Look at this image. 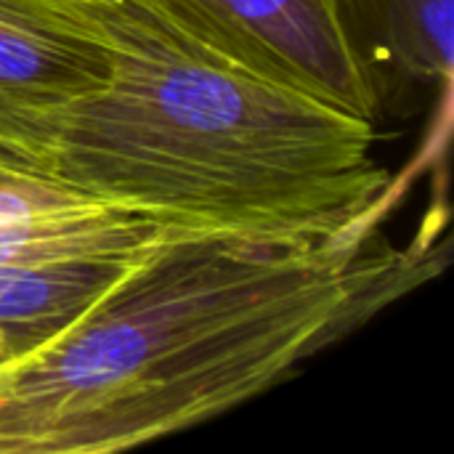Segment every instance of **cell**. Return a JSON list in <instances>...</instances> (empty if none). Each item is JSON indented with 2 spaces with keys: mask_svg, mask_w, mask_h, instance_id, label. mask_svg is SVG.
I'll use <instances>...</instances> for the list:
<instances>
[{
  "mask_svg": "<svg viewBox=\"0 0 454 454\" xmlns=\"http://www.w3.org/2000/svg\"><path fill=\"white\" fill-rule=\"evenodd\" d=\"M338 234L176 226L77 322L0 367V454H101L210 420L436 271Z\"/></svg>",
  "mask_w": 454,
  "mask_h": 454,
  "instance_id": "1",
  "label": "cell"
},
{
  "mask_svg": "<svg viewBox=\"0 0 454 454\" xmlns=\"http://www.w3.org/2000/svg\"><path fill=\"white\" fill-rule=\"evenodd\" d=\"M109 80L24 120L3 168L24 184L168 223L338 234L394 184L375 125L242 72L133 0H98Z\"/></svg>",
  "mask_w": 454,
  "mask_h": 454,
  "instance_id": "2",
  "label": "cell"
},
{
  "mask_svg": "<svg viewBox=\"0 0 454 454\" xmlns=\"http://www.w3.org/2000/svg\"><path fill=\"white\" fill-rule=\"evenodd\" d=\"M176 226L53 186L0 184V367L61 335Z\"/></svg>",
  "mask_w": 454,
  "mask_h": 454,
  "instance_id": "3",
  "label": "cell"
},
{
  "mask_svg": "<svg viewBox=\"0 0 454 454\" xmlns=\"http://www.w3.org/2000/svg\"><path fill=\"white\" fill-rule=\"evenodd\" d=\"M221 61L375 122L378 90L340 0H133Z\"/></svg>",
  "mask_w": 454,
  "mask_h": 454,
  "instance_id": "4",
  "label": "cell"
},
{
  "mask_svg": "<svg viewBox=\"0 0 454 454\" xmlns=\"http://www.w3.org/2000/svg\"><path fill=\"white\" fill-rule=\"evenodd\" d=\"M109 72L98 0H0V176L16 181L3 149L24 120L101 88Z\"/></svg>",
  "mask_w": 454,
  "mask_h": 454,
  "instance_id": "5",
  "label": "cell"
},
{
  "mask_svg": "<svg viewBox=\"0 0 454 454\" xmlns=\"http://www.w3.org/2000/svg\"><path fill=\"white\" fill-rule=\"evenodd\" d=\"M383 56L423 85L450 82L452 0H367Z\"/></svg>",
  "mask_w": 454,
  "mask_h": 454,
  "instance_id": "6",
  "label": "cell"
},
{
  "mask_svg": "<svg viewBox=\"0 0 454 454\" xmlns=\"http://www.w3.org/2000/svg\"><path fill=\"white\" fill-rule=\"evenodd\" d=\"M0 184H19V181H11V178H5V176H0Z\"/></svg>",
  "mask_w": 454,
  "mask_h": 454,
  "instance_id": "7",
  "label": "cell"
}]
</instances>
